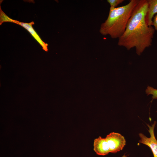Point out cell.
Instances as JSON below:
<instances>
[{
  "instance_id": "5",
  "label": "cell",
  "mask_w": 157,
  "mask_h": 157,
  "mask_svg": "<svg viewBox=\"0 0 157 157\" xmlns=\"http://www.w3.org/2000/svg\"><path fill=\"white\" fill-rule=\"evenodd\" d=\"M93 149L96 154L99 155L105 156L110 153L106 138L100 136L94 140Z\"/></svg>"
},
{
  "instance_id": "13",
  "label": "cell",
  "mask_w": 157,
  "mask_h": 157,
  "mask_svg": "<svg viewBox=\"0 0 157 157\" xmlns=\"http://www.w3.org/2000/svg\"><path fill=\"white\" fill-rule=\"evenodd\" d=\"M156 112H157V111Z\"/></svg>"
},
{
  "instance_id": "8",
  "label": "cell",
  "mask_w": 157,
  "mask_h": 157,
  "mask_svg": "<svg viewBox=\"0 0 157 157\" xmlns=\"http://www.w3.org/2000/svg\"><path fill=\"white\" fill-rule=\"evenodd\" d=\"M147 95L151 94L153 99H157V89L151 86H148L145 90Z\"/></svg>"
},
{
  "instance_id": "7",
  "label": "cell",
  "mask_w": 157,
  "mask_h": 157,
  "mask_svg": "<svg viewBox=\"0 0 157 157\" xmlns=\"http://www.w3.org/2000/svg\"><path fill=\"white\" fill-rule=\"evenodd\" d=\"M148 9L145 17L146 22L148 26H152V19L157 14V0H147Z\"/></svg>"
},
{
  "instance_id": "11",
  "label": "cell",
  "mask_w": 157,
  "mask_h": 157,
  "mask_svg": "<svg viewBox=\"0 0 157 157\" xmlns=\"http://www.w3.org/2000/svg\"><path fill=\"white\" fill-rule=\"evenodd\" d=\"M151 26H154L155 31L157 33V14L154 16L153 19Z\"/></svg>"
},
{
  "instance_id": "10",
  "label": "cell",
  "mask_w": 157,
  "mask_h": 157,
  "mask_svg": "<svg viewBox=\"0 0 157 157\" xmlns=\"http://www.w3.org/2000/svg\"><path fill=\"white\" fill-rule=\"evenodd\" d=\"M124 0H107V2L110 4V7L116 8L119 4L122 3Z\"/></svg>"
},
{
  "instance_id": "4",
  "label": "cell",
  "mask_w": 157,
  "mask_h": 157,
  "mask_svg": "<svg viewBox=\"0 0 157 157\" xmlns=\"http://www.w3.org/2000/svg\"><path fill=\"white\" fill-rule=\"evenodd\" d=\"M156 123V121H154L151 126L147 124L149 128L148 131L150 134L149 137H147L142 133L139 134L140 138L139 142L149 147L151 150L154 157H157V140L155 138L154 132Z\"/></svg>"
},
{
  "instance_id": "1",
  "label": "cell",
  "mask_w": 157,
  "mask_h": 157,
  "mask_svg": "<svg viewBox=\"0 0 157 157\" xmlns=\"http://www.w3.org/2000/svg\"><path fill=\"white\" fill-rule=\"evenodd\" d=\"M147 0H139L128 22L125 31L118 39L117 44L127 50L135 48L140 56L147 48L151 46L155 30L145 21Z\"/></svg>"
},
{
  "instance_id": "2",
  "label": "cell",
  "mask_w": 157,
  "mask_h": 157,
  "mask_svg": "<svg viewBox=\"0 0 157 157\" xmlns=\"http://www.w3.org/2000/svg\"><path fill=\"white\" fill-rule=\"evenodd\" d=\"M139 0H131L121 7L110 8L108 17L100 26L99 31L104 36L119 39L124 33L128 21Z\"/></svg>"
},
{
  "instance_id": "6",
  "label": "cell",
  "mask_w": 157,
  "mask_h": 157,
  "mask_svg": "<svg viewBox=\"0 0 157 157\" xmlns=\"http://www.w3.org/2000/svg\"><path fill=\"white\" fill-rule=\"evenodd\" d=\"M13 22L25 28L41 45L43 49L45 51H48V44L45 43L41 40L32 27V25L34 24V22H33L29 23H26L13 20Z\"/></svg>"
},
{
  "instance_id": "3",
  "label": "cell",
  "mask_w": 157,
  "mask_h": 157,
  "mask_svg": "<svg viewBox=\"0 0 157 157\" xmlns=\"http://www.w3.org/2000/svg\"><path fill=\"white\" fill-rule=\"evenodd\" d=\"M108 143L110 153H115L122 150L126 144L124 137L120 134L112 132L105 138Z\"/></svg>"
},
{
  "instance_id": "12",
  "label": "cell",
  "mask_w": 157,
  "mask_h": 157,
  "mask_svg": "<svg viewBox=\"0 0 157 157\" xmlns=\"http://www.w3.org/2000/svg\"><path fill=\"white\" fill-rule=\"evenodd\" d=\"M127 156H126L125 155H123V156H122V157H126Z\"/></svg>"
},
{
  "instance_id": "9",
  "label": "cell",
  "mask_w": 157,
  "mask_h": 157,
  "mask_svg": "<svg viewBox=\"0 0 157 157\" xmlns=\"http://www.w3.org/2000/svg\"><path fill=\"white\" fill-rule=\"evenodd\" d=\"M0 24L4 22H12L13 19H12L2 11L0 7Z\"/></svg>"
}]
</instances>
